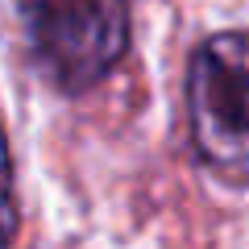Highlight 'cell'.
<instances>
[{
    "label": "cell",
    "mask_w": 249,
    "mask_h": 249,
    "mask_svg": "<svg viewBox=\"0 0 249 249\" xmlns=\"http://www.w3.org/2000/svg\"><path fill=\"white\" fill-rule=\"evenodd\" d=\"M17 237V187H13V158L0 129V249H9Z\"/></svg>",
    "instance_id": "3"
},
{
    "label": "cell",
    "mask_w": 249,
    "mask_h": 249,
    "mask_svg": "<svg viewBox=\"0 0 249 249\" xmlns=\"http://www.w3.org/2000/svg\"><path fill=\"white\" fill-rule=\"evenodd\" d=\"M29 54L58 91H88L129 46V0H17Z\"/></svg>",
    "instance_id": "2"
},
{
    "label": "cell",
    "mask_w": 249,
    "mask_h": 249,
    "mask_svg": "<svg viewBox=\"0 0 249 249\" xmlns=\"http://www.w3.org/2000/svg\"><path fill=\"white\" fill-rule=\"evenodd\" d=\"M187 121L199 162L224 183H249V34H216L196 50Z\"/></svg>",
    "instance_id": "1"
}]
</instances>
